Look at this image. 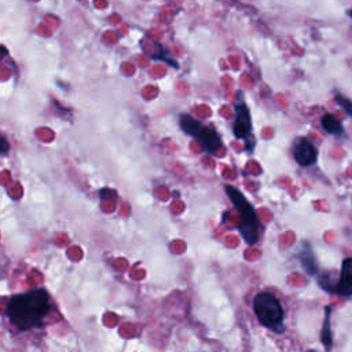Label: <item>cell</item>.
I'll list each match as a JSON object with an SVG mask.
<instances>
[{
    "instance_id": "6da1fadb",
    "label": "cell",
    "mask_w": 352,
    "mask_h": 352,
    "mask_svg": "<svg viewBox=\"0 0 352 352\" xmlns=\"http://www.w3.org/2000/svg\"><path fill=\"white\" fill-rule=\"evenodd\" d=\"M51 309V297L43 287L14 294L6 304V316L18 330L26 331L43 324Z\"/></svg>"
},
{
    "instance_id": "7a4b0ae2",
    "label": "cell",
    "mask_w": 352,
    "mask_h": 352,
    "mask_svg": "<svg viewBox=\"0 0 352 352\" xmlns=\"http://www.w3.org/2000/svg\"><path fill=\"white\" fill-rule=\"evenodd\" d=\"M226 192L239 213L238 230L242 239L250 246L256 245L258 241L260 221H258V216L254 206L234 186H226Z\"/></svg>"
},
{
    "instance_id": "3957f363",
    "label": "cell",
    "mask_w": 352,
    "mask_h": 352,
    "mask_svg": "<svg viewBox=\"0 0 352 352\" xmlns=\"http://www.w3.org/2000/svg\"><path fill=\"white\" fill-rule=\"evenodd\" d=\"M253 311L258 319V322L275 331V333H283L285 324H283V308L279 302V300L271 294V293H258L253 298Z\"/></svg>"
},
{
    "instance_id": "277c9868",
    "label": "cell",
    "mask_w": 352,
    "mask_h": 352,
    "mask_svg": "<svg viewBox=\"0 0 352 352\" xmlns=\"http://www.w3.org/2000/svg\"><path fill=\"white\" fill-rule=\"evenodd\" d=\"M180 128L190 136L195 138L204 147V150L209 154L216 153L221 147V139L219 133L210 126L204 125L197 118L190 114H182L179 118Z\"/></svg>"
},
{
    "instance_id": "5b68a950",
    "label": "cell",
    "mask_w": 352,
    "mask_h": 352,
    "mask_svg": "<svg viewBox=\"0 0 352 352\" xmlns=\"http://www.w3.org/2000/svg\"><path fill=\"white\" fill-rule=\"evenodd\" d=\"M232 132L236 139H241L245 142V148L252 153L256 146V139L253 135V126H252V118L249 109L243 100H239L235 104V121L232 125Z\"/></svg>"
},
{
    "instance_id": "8992f818",
    "label": "cell",
    "mask_w": 352,
    "mask_h": 352,
    "mask_svg": "<svg viewBox=\"0 0 352 352\" xmlns=\"http://www.w3.org/2000/svg\"><path fill=\"white\" fill-rule=\"evenodd\" d=\"M294 160L301 166H309L318 160V150L315 144L307 138H297L293 144Z\"/></svg>"
},
{
    "instance_id": "52a82bcc",
    "label": "cell",
    "mask_w": 352,
    "mask_h": 352,
    "mask_svg": "<svg viewBox=\"0 0 352 352\" xmlns=\"http://www.w3.org/2000/svg\"><path fill=\"white\" fill-rule=\"evenodd\" d=\"M297 258L302 267V270L305 271V274L314 276L318 275L319 268H318V263H316V257L314 254L312 246L309 242L304 241L298 245L297 248Z\"/></svg>"
},
{
    "instance_id": "ba28073f",
    "label": "cell",
    "mask_w": 352,
    "mask_h": 352,
    "mask_svg": "<svg viewBox=\"0 0 352 352\" xmlns=\"http://www.w3.org/2000/svg\"><path fill=\"white\" fill-rule=\"evenodd\" d=\"M334 293L342 297L352 296V258H345L342 261Z\"/></svg>"
},
{
    "instance_id": "9c48e42d",
    "label": "cell",
    "mask_w": 352,
    "mask_h": 352,
    "mask_svg": "<svg viewBox=\"0 0 352 352\" xmlns=\"http://www.w3.org/2000/svg\"><path fill=\"white\" fill-rule=\"evenodd\" d=\"M320 341L324 345V348L329 351L333 345V336H331V308H324V319L320 330Z\"/></svg>"
},
{
    "instance_id": "30bf717a",
    "label": "cell",
    "mask_w": 352,
    "mask_h": 352,
    "mask_svg": "<svg viewBox=\"0 0 352 352\" xmlns=\"http://www.w3.org/2000/svg\"><path fill=\"white\" fill-rule=\"evenodd\" d=\"M322 122V126L323 129L327 132V133H331V135H344V126L342 124L337 120L336 116L327 113L322 117L320 120Z\"/></svg>"
},
{
    "instance_id": "8fae6325",
    "label": "cell",
    "mask_w": 352,
    "mask_h": 352,
    "mask_svg": "<svg viewBox=\"0 0 352 352\" xmlns=\"http://www.w3.org/2000/svg\"><path fill=\"white\" fill-rule=\"evenodd\" d=\"M337 280H338V278H337V279H333L331 274H329V272H323V274H320L319 278H318L319 286H320L324 292H327V293H334V292H336Z\"/></svg>"
},
{
    "instance_id": "7c38bea8",
    "label": "cell",
    "mask_w": 352,
    "mask_h": 352,
    "mask_svg": "<svg viewBox=\"0 0 352 352\" xmlns=\"http://www.w3.org/2000/svg\"><path fill=\"white\" fill-rule=\"evenodd\" d=\"M334 99H336V102L338 103V106L342 107V110H344L348 116L352 117V102H351L348 98H345L342 94H336Z\"/></svg>"
},
{
    "instance_id": "4fadbf2b",
    "label": "cell",
    "mask_w": 352,
    "mask_h": 352,
    "mask_svg": "<svg viewBox=\"0 0 352 352\" xmlns=\"http://www.w3.org/2000/svg\"><path fill=\"white\" fill-rule=\"evenodd\" d=\"M10 151V143L6 136L0 132V154H7Z\"/></svg>"
},
{
    "instance_id": "5bb4252c",
    "label": "cell",
    "mask_w": 352,
    "mask_h": 352,
    "mask_svg": "<svg viewBox=\"0 0 352 352\" xmlns=\"http://www.w3.org/2000/svg\"><path fill=\"white\" fill-rule=\"evenodd\" d=\"M348 15H349V16H352V8L348 11Z\"/></svg>"
}]
</instances>
